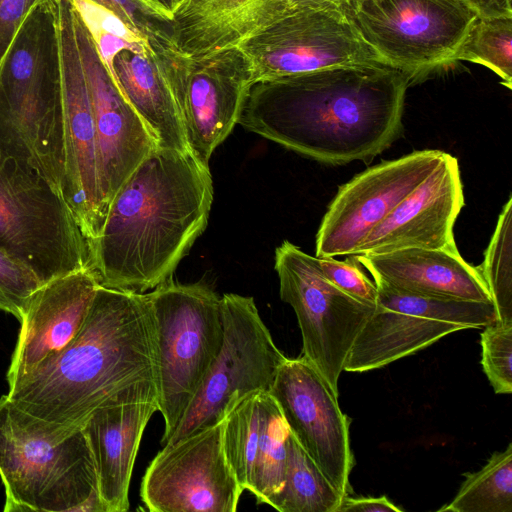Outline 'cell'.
<instances>
[{
  "label": "cell",
  "instance_id": "1",
  "mask_svg": "<svg viewBox=\"0 0 512 512\" xmlns=\"http://www.w3.org/2000/svg\"><path fill=\"white\" fill-rule=\"evenodd\" d=\"M410 78L381 63L253 83L238 124L318 162L370 163L402 132Z\"/></svg>",
  "mask_w": 512,
  "mask_h": 512
},
{
  "label": "cell",
  "instance_id": "2",
  "mask_svg": "<svg viewBox=\"0 0 512 512\" xmlns=\"http://www.w3.org/2000/svg\"><path fill=\"white\" fill-rule=\"evenodd\" d=\"M154 313L147 293L99 285L73 340L8 384L9 400L48 428L76 430L111 404L159 401Z\"/></svg>",
  "mask_w": 512,
  "mask_h": 512
},
{
  "label": "cell",
  "instance_id": "3",
  "mask_svg": "<svg viewBox=\"0 0 512 512\" xmlns=\"http://www.w3.org/2000/svg\"><path fill=\"white\" fill-rule=\"evenodd\" d=\"M213 202L209 166L157 146L111 200L90 242V269L108 288L144 293L171 280L205 230Z\"/></svg>",
  "mask_w": 512,
  "mask_h": 512
},
{
  "label": "cell",
  "instance_id": "4",
  "mask_svg": "<svg viewBox=\"0 0 512 512\" xmlns=\"http://www.w3.org/2000/svg\"><path fill=\"white\" fill-rule=\"evenodd\" d=\"M0 147L63 197V99L57 0L28 15L0 69Z\"/></svg>",
  "mask_w": 512,
  "mask_h": 512
},
{
  "label": "cell",
  "instance_id": "5",
  "mask_svg": "<svg viewBox=\"0 0 512 512\" xmlns=\"http://www.w3.org/2000/svg\"><path fill=\"white\" fill-rule=\"evenodd\" d=\"M5 512H105L83 428L58 430L0 397Z\"/></svg>",
  "mask_w": 512,
  "mask_h": 512
},
{
  "label": "cell",
  "instance_id": "6",
  "mask_svg": "<svg viewBox=\"0 0 512 512\" xmlns=\"http://www.w3.org/2000/svg\"><path fill=\"white\" fill-rule=\"evenodd\" d=\"M0 247L42 284L90 268L88 242L64 198L1 147Z\"/></svg>",
  "mask_w": 512,
  "mask_h": 512
},
{
  "label": "cell",
  "instance_id": "7",
  "mask_svg": "<svg viewBox=\"0 0 512 512\" xmlns=\"http://www.w3.org/2000/svg\"><path fill=\"white\" fill-rule=\"evenodd\" d=\"M156 322L164 445L192 402L223 342L219 297L203 283L169 280L147 293Z\"/></svg>",
  "mask_w": 512,
  "mask_h": 512
},
{
  "label": "cell",
  "instance_id": "8",
  "mask_svg": "<svg viewBox=\"0 0 512 512\" xmlns=\"http://www.w3.org/2000/svg\"><path fill=\"white\" fill-rule=\"evenodd\" d=\"M347 14L379 59L411 84L454 63L479 16L465 0H352Z\"/></svg>",
  "mask_w": 512,
  "mask_h": 512
},
{
  "label": "cell",
  "instance_id": "9",
  "mask_svg": "<svg viewBox=\"0 0 512 512\" xmlns=\"http://www.w3.org/2000/svg\"><path fill=\"white\" fill-rule=\"evenodd\" d=\"M221 308V349L165 444L222 421L250 393L269 392L287 358L274 343L252 297L223 294Z\"/></svg>",
  "mask_w": 512,
  "mask_h": 512
},
{
  "label": "cell",
  "instance_id": "10",
  "mask_svg": "<svg viewBox=\"0 0 512 512\" xmlns=\"http://www.w3.org/2000/svg\"><path fill=\"white\" fill-rule=\"evenodd\" d=\"M275 270L280 298L297 317L303 356L338 395L350 350L375 306L337 288L323 274L316 256L287 240L275 250Z\"/></svg>",
  "mask_w": 512,
  "mask_h": 512
},
{
  "label": "cell",
  "instance_id": "11",
  "mask_svg": "<svg viewBox=\"0 0 512 512\" xmlns=\"http://www.w3.org/2000/svg\"><path fill=\"white\" fill-rule=\"evenodd\" d=\"M179 110L189 151L204 165L238 124L252 85L237 47L188 55L175 45L151 47Z\"/></svg>",
  "mask_w": 512,
  "mask_h": 512
},
{
  "label": "cell",
  "instance_id": "12",
  "mask_svg": "<svg viewBox=\"0 0 512 512\" xmlns=\"http://www.w3.org/2000/svg\"><path fill=\"white\" fill-rule=\"evenodd\" d=\"M374 282L375 309L350 350L347 372L381 368L453 332L483 328L498 319L492 302L416 295Z\"/></svg>",
  "mask_w": 512,
  "mask_h": 512
},
{
  "label": "cell",
  "instance_id": "13",
  "mask_svg": "<svg viewBox=\"0 0 512 512\" xmlns=\"http://www.w3.org/2000/svg\"><path fill=\"white\" fill-rule=\"evenodd\" d=\"M252 84L342 65L381 63L348 14L308 10L285 17L240 41ZM386 65V64H385Z\"/></svg>",
  "mask_w": 512,
  "mask_h": 512
},
{
  "label": "cell",
  "instance_id": "14",
  "mask_svg": "<svg viewBox=\"0 0 512 512\" xmlns=\"http://www.w3.org/2000/svg\"><path fill=\"white\" fill-rule=\"evenodd\" d=\"M224 419L163 445L146 469L141 499L152 512H235L242 492L222 443Z\"/></svg>",
  "mask_w": 512,
  "mask_h": 512
},
{
  "label": "cell",
  "instance_id": "15",
  "mask_svg": "<svg viewBox=\"0 0 512 512\" xmlns=\"http://www.w3.org/2000/svg\"><path fill=\"white\" fill-rule=\"evenodd\" d=\"M269 394L298 444L329 482L349 495L354 465L350 419L341 411L338 395L303 355L284 360Z\"/></svg>",
  "mask_w": 512,
  "mask_h": 512
},
{
  "label": "cell",
  "instance_id": "16",
  "mask_svg": "<svg viewBox=\"0 0 512 512\" xmlns=\"http://www.w3.org/2000/svg\"><path fill=\"white\" fill-rule=\"evenodd\" d=\"M445 152L382 161L341 185L316 234V257L354 254L364 237L437 167Z\"/></svg>",
  "mask_w": 512,
  "mask_h": 512
},
{
  "label": "cell",
  "instance_id": "17",
  "mask_svg": "<svg viewBox=\"0 0 512 512\" xmlns=\"http://www.w3.org/2000/svg\"><path fill=\"white\" fill-rule=\"evenodd\" d=\"M63 99L62 195L88 246L104 223L100 204L96 131L72 22L70 0H57Z\"/></svg>",
  "mask_w": 512,
  "mask_h": 512
},
{
  "label": "cell",
  "instance_id": "18",
  "mask_svg": "<svg viewBox=\"0 0 512 512\" xmlns=\"http://www.w3.org/2000/svg\"><path fill=\"white\" fill-rule=\"evenodd\" d=\"M72 22L92 107L100 204L105 219L108 206L120 186L158 145L111 77L73 7Z\"/></svg>",
  "mask_w": 512,
  "mask_h": 512
},
{
  "label": "cell",
  "instance_id": "19",
  "mask_svg": "<svg viewBox=\"0 0 512 512\" xmlns=\"http://www.w3.org/2000/svg\"><path fill=\"white\" fill-rule=\"evenodd\" d=\"M464 205L458 160L445 152L429 176L364 237L352 255L405 248L458 250L453 228Z\"/></svg>",
  "mask_w": 512,
  "mask_h": 512
},
{
  "label": "cell",
  "instance_id": "20",
  "mask_svg": "<svg viewBox=\"0 0 512 512\" xmlns=\"http://www.w3.org/2000/svg\"><path fill=\"white\" fill-rule=\"evenodd\" d=\"M99 285L93 271L85 268L38 288L20 321L8 384L66 348L80 330Z\"/></svg>",
  "mask_w": 512,
  "mask_h": 512
},
{
  "label": "cell",
  "instance_id": "21",
  "mask_svg": "<svg viewBox=\"0 0 512 512\" xmlns=\"http://www.w3.org/2000/svg\"><path fill=\"white\" fill-rule=\"evenodd\" d=\"M354 257L374 281L402 292L492 302L480 271L468 264L458 250L405 248Z\"/></svg>",
  "mask_w": 512,
  "mask_h": 512
},
{
  "label": "cell",
  "instance_id": "22",
  "mask_svg": "<svg viewBox=\"0 0 512 512\" xmlns=\"http://www.w3.org/2000/svg\"><path fill=\"white\" fill-rule=\"evenodd\" d=\"M156 411V401L111 404L94 411L83 425L105 512L129 509L135 459L144 430Z\"/></svg>",
  "mask_w": 512,
  "mask_h": 512
},
{
  "label": "cell",
  "instance_id": "23",
  "mask_svg": "<svg viewBox=\"0 0 512 512\" xmlns=\"http://www.w3.org/2000/svg\"><path fill=\"white\" fill-rule=\"evenodd\" d=\"M110 75L159 147L190 152L178 107L151 47L118 52Z\"/></svg>",
  "mask_w": 512,
  "mask_h": 512
},
{
  "label": "cell",
  "instance_id": "24",
  "mask_svg": "<svg viewBox=\"0 0 512 512\" xmlns=\"http://www.w3.org/2000/svg\"><path fill=\"white\" fill-rule=\"evenodd\" d=\"M344 497L290 433L284 485L270 506L280 512H337Z\"/></svg>",
  "mask_w": 512,
  "mask_h": 512
},
{
  "label": "cell",
  "instance_id": "25",
  "mask_svg": "<svg viewBox=\"0 0 512 512\" xmlns=\"http://www.w3.org/2000/svg\"><path fill=\"white\" fill-rule=\"evenodd\" d=\"M260 412V433L249 492L258 503L270 506L284 485L290 431L269 392H260Z\"/></svg>",
  "mask_w": 512,
  "mask_h": 512
},
{
  "label": "cell",
  "instance_id": "26",
  "mask_svg": "<svg viewBox=\"0 0 512 512\" xmlns=\"http://www.w3.org/2000/svg\"><path fill=\"white\" fill-rule=\"evenodd\" d=\"M456 496L439 512H512V444L476 472L464 474Z\"/></svg>",
  "mask_w": 512,
  "mask_h": 512
},
{
  "label": "cell",
  "instance_id": "27",
  "mask_svg": "<svg viewBox=\"0 0 512 512\" xmlns=\"http://www.w3.org/2000/svg\"><path fill=\"white\" fill-rule=\"evenodd\" d=\"M260 392L250 393L232 406L222 432L228 464L241 488L248 491L260 433Z\"/></svg>",
  "mask_w": 512,
  "mask_h": 512
},
{
  "label": "cell",
  "instance_id": "28",
  "mask_svg": "<svg viewBox=\"0 0 512 512\" xmlns=\"http://www.w3.org/2000/svg\"><path fill=\"white\" fill-rule=\"evenodd\" d=\"M456 61H469L493 71L512 88V17L478 16L459 46Z\"/></svg>",
  "mask_w": 512,
  "mask_h": 512
},
{
  "label": "cell",
  "instance_id": "29",
  "mask_svg": "<svg viewBox=\"0 0 512 512\" xmlns=\"http://www.w3.org/2000/svg\"><path fill=\"white\" fill-rule=\"evenodd\" d=\"M352 0H240L222 15L227 35L239 42L292 14L308 10L347 13Z\"/></svg>",
  "mask_w": 512,
  "mask_h": 512
},
{
  "label": "cell",
  "instance_id": "30",
  "mask_svg": "<svg viewBox=\"0 0 512 512\" xmlns=\"http://www.w3.org/2000/svg\"><path fill=\"white\" fill-rule=\"evenodd\" d=\"M488 288L497 317L512 322V197L503 206L484 253L477 267Z\"/></svg>",
  "mask_w": 512,
  "mask_h": 512
},
{
  "label": "cell",
  "instance_id": "31",
  "mask_svg": "<svg viewBox=\"0 0 512 512\" xmlns=\"http://www.w3.org/2000/svg\"><path fill=\"white\" fill-rule=\"evenodd\" d=\"M481 333V365L496 394L512 392V322L496 320Z\"/></svg>",
  "mask_w": 512,
  "mask_h": 512
},
{
  "label": "cell",
  "instance_id": "32",
  "mask_svg": "<svg viewBox=\"0 0 512 512\" xmlns=\"http://www.w3.org/2000/svg\"><path fill=\"white\" fill-rule=\"evenodd\" d=\"M118 16L131 30L142 35L150 47L174 45L173 20L141 0H92Z\"/></svg>",
  "mask_w": 512,
  "mask_h": 512
},
{
  "label": "cell",
  "instance_id": "33",
  "mask_svg": "<svg viewBox=\"0 0 512 512\" xmlns=\"http://www.w3.org/2000/svg\"><path fill=\"white\" fill-rule=\"evenodd\" d=\"M41 285L30 268L0 247V311L20 322L32 295Z\"/></svg>",
  "mask_w": 512,
  "mask_h": 512
},
{
  "label": "cell",
  "instance_id": "34",
  "mask_svg": "<svg viewBox=\"0 0 512 512\" xmlns=\"http://www.w3.org/2000/svg\"><path fill=\"white\" fill-rule=\"evenodd\" d=\"M318 262L325 277L337 288L365 304L376 305L377 286L362 272L354 255L344 261L324 257L318 258Z\"/></svg>",
  "mask_w": 512,
  "mask_h": 512
},
{
  "label": "cell",
  "instance_id": "35",
  "mask_svg": "<svg viewBox=\"0 0 512 512\" xmlns=\"http://www.w3.org/2000/svg\"><path fill=\"white\" fill-rule=\"evenodd\" d=\"M70 3L89 33L107 32L129 42L148 43L146 38L131 30L113 12L92 0H70Z\"/></svg>",
  "mask_w": 512,
  "mask_h": 512
},
{
  "label": "cell",
  "instance_id": "36",
  "mask_svg": "<svg viewBox=\"0 0 512 512\" xmlns=\"http://www.w3.org/2000/svg\"><path fill=\"white\" fill-rule=\"evenodd\" d=\"M43 0H0V69L19 30Z\"/></svg>",
  "mask_w": 512,
  "mask_h": 512
},
{
  "label": "cell",
  "instance_id": "37",
  "mask_svg": "<svg viewBox=\"0 0 512 512\" xmlns=\"http://www.w3.org/2000/svg\"><path fill=\"white\" fill-rule=\"evenodd\" d=\"M386 496L380 497H351L346 495L337 512H402Z\"/></svg>",
  "mask_w": 512,
  "mask_h": 512
},
{
  "label": "cell",
  "instance_id": "38",
  "mask_svg": "<svg viewBox=\"0 0 512 512\" xmlns=\"http://www.w3.org/2000/svg\"><path fill=\"white\" fill-rule=\"evenodd\" d=\"M479 16L512 17V0H465Z\"/></svg>",
  "mask_w": 512,
  "mask_h": 512
},
{
  "label": "cell",
  "instance_id": "39",
  "mask_svg": "<svg viewBox=\"0 0 512 512\" xmlns=\"http://www.w3.org/2000/svg\"><path fill=\"white\" fill-rule=\"evenodd\" d=\"M226 0H185L173 14V23L200 15Z\"/></svg>",
  "mask_w": 512,
  "mask_h": 512
},
{
  "label": "cell",
  "instance_id": "40",
  "mask_svg": "<svg viewBox=\"0 0 512 512\" xmlns=\"http://www.w3.org/2000/svg\"><path fill=\"white\" fill-rule=\"evenodd\" d=\"M146 5L173 20L175 11L173 0H141Z\"/></svg>",
  "mask_w": 512,
  "mask_h": 512
},
{
  "label": "cell",
  "instance_id": "41",
  "mask_svg": "<svg viewBox=\"0 0 512 512\" xmlns=\"http://www.w3.org/2000/svg\"><path fill=\"white\" fill-rule=\"evenodd\" d=\"M174 1V6H175V10L177 9V7L179 5H181L185 0H173ZM175 12V11H174ZM174 14V13H173Z\"/></svg>",
  "mask_w": 512,
  "mask_h": 512
}]
</instances>
